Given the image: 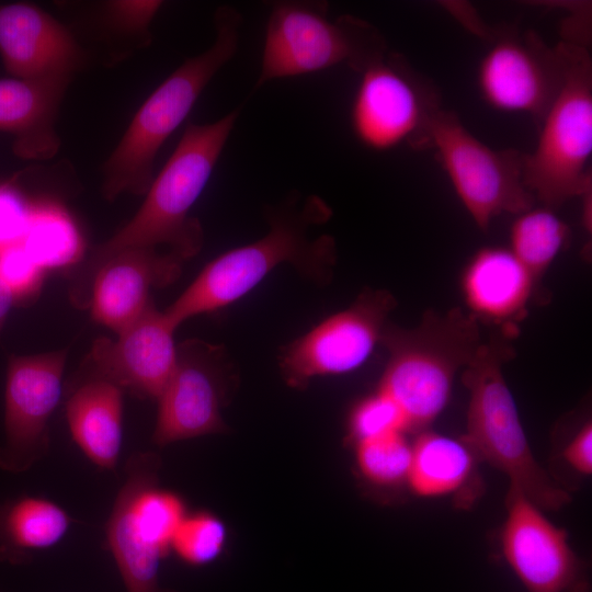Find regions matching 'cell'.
I'll return each mask as SVG.
<instances>
[{"mask_svg": "<svg viewBox=\"0 0 592 592\" xmlns=\"http://www.w3.org/2000/svg\"><path fill=\"white\" fill-rule=\"evenodd\" d=\"M239 114L237 107L213 123L186 126L134 217L71 267L69 295L75 306L88 307L96 272L122 250L163 246L187 259L201 250L203 229L190 210L208 183Z\"/></svg>", "mask_w": 592, "mask_h": 592, "instance_id": "1", "label": "cell"}, {"mask_svg": "<svg viewBox=\"0 0 592 592\" xmlns=\"http://www.w3.org/2000/svg\"><path fill=\"white\" fill-rule=\"evenodd\" d=\"M332 210L319 196L291 192L266 207L267 232L210 261L164 311L178 328L186 319L208 314L240 299L271 272L288 264L317 284L328 283L337 263L330 235L309 236L314 226L329 220Z\"/></svg>", "mask_w": 592, "mask_h": 592, "instance_id": "2", "label": "cell"}, {"mask_svg": "<svg viewBox=\"0 0 592 592\" xmlns=\"http://www.w3.org/2000/svg\"><path fill=\"white\" fill-rule=\"evenodd\" d=\"M241 13L221 5L214 14L215 38L203 53L186 58L146 99L115 149L102 166V194H146L153 180L156 157L192 111L215 75L235 56Z\"/></svg>", "mask_w": 592, "mask_h": 592, "instance_id": "3", "label": "cell"}, {"mask_svg": "<svg viewBox=\"0 0 592 592\" xmlns=\"http://www.w3.org/2000/svg\"><path fill=\"white\" fill-rule=\"evenodd\" d=\"M380 341L389 357L378 390L400 409L408 430L423 429L439 417L456 373L482 343L477 318L459 308L428 311L411 329L385 327Z\"/></svg>", "mask_w": 592, "mask_h": 592, "instance_id": "4", "label": "cell"}, {"mask_svg": "<svg viewBox=\"0 0 592 592\" xmlns=\"http://www.w3.org/2000/svg\"><path fill=\"white\" fill-rule=\"evenodd\" d=\"M501 338L482 342L463 369L469 391L467 434L476 455L504 473L510 486L521 490L542 510H559L570 494L535 459L520 420L502 366L512 356Z\"/></svg>", "mask_w": 592, "mask_h": 592, "instance_id": "5", "label": "cell"}, {"mask_svg": "<svg viewBox=\"0 0 592 592\" xmlns=\"http://www.w3.org/2000/svg\"><path fill=\"white\" fill-rule=\"evenodd\" d=\"M328 9L325 1L271 3L254 90L340 65L362 73L386 56V41L373 24L350 14L331 20Z\"/></svg>", "mask_w": 592, "mask_h": 592, "instance_id": "6", "label": "cell"}, {"mask_svg": "<svg viewBox=\"0 0 592 592\" xmlns=\"http://www.w3.org/2000/svg\"><path fill=\"white\" fill-rule=\"evenodd\" d=\"M565 81L538 123L534 150L524 153L523 182L535 200L554 208L590 190L592 67L584 47L563 43Z\"/></svg>", "mask_w": 592, "mask_h": 592, "instance_id": "7", "label": "cell"}, {"mask_svg": "<svg viewBox=\"0 0 592 592\" xmlns=\"http://www.w3.org/2000/svg\"><path fill=\"white\" fill-rule=\"evenodd\" d=\"M160 464L153 452L129 457L105 526L106 545L127 592H166L159 584L160 563L187 514L177 493L159 488Z\"/></svg>", "mask_w": 592, "mask_h": 592, "instance_id": "8", "label": "cell"}, {"mask_svg": "<svg viewBox=\"0 0 592 592\" xmlns=\"http://www.w3.org/2000/svg\"><path fill=\"white\" fill-rule=\"evenodd\" d=\"M426 147L435 150L455 193L481 230L501 214L519 215L533 207L535 198L523 182L524 153L487 146L455 113L441 109L434 115Z\"/></svg>", "mask_w": 592, "mask_h": 592, "instance_id": "9", "label": "cell"}, {"mask_svg": "<svg viewBox=\"0 0 592 592\" xmlns=\"http://www.w3.org/2000/svg\"><path fill=\"white\" fill-rule=\"evenodd\" d=\"M360 75L350 111L357 140L376 151L405 144L425 148L429 126L441 110L434 88L395 53Z\"/></svg>", "mask_w": 592, "mask_h": 592, "instance_id": "10", "label": "cell"}, {"mask_svg": "<svg viewBox=\"0 0 592 592\" xmlns=\"http://www.w3.org/2000/svg\"><path fill=\"white\" fill-rule=\"evenodd\" d=\"M235 380L224 346L198 339L177 346L174 369L158 397L152 441L159 446L226 430L221 408Z\"/></svg>", "mask_w": 592, "mask_h": 592, "instance_id": "11", "label": "cell"}, {"mask_svg": "<svg viewBox=\"0 0 592 592\" xmlns=\"http://www.w3.org/2000/svg\"><path fill=\"white\" fill-rule=\"evenodd\" d=\"M395 297L385 289H365L341 310L289 343L281 353L285 382L305 386L318 376L340 375L362 366L382 340Z\"/></svg>", "mask_w": 592, "mask_h": 592, "instance_id": "12", "label": "cell"}, {"mask_svg": "<svg viewBox=\"0 0 592 592\" xmlns=\"http://www.w3.org/2000/svg\"><path fill=\"white\" fill-rule=\"evenodd\" d=\"M563 43L548 46L535 33H500L482 56L477 84L493 110L524 114L540 122L566 77Z\"/></svg>", "mask_w": 592, "mask_h": 592, "instance_id": "13", "label": "cell"}, {"mask_svg": "<svg viewBox=\"0 0 592 592\" xmlns=\"http://www.w3.org/2000/svg\"><path fill=\"white\" fill-rule=\"evenodd\" d=\"M66 358V350L10 357L0 469L24 473L47 454L48 422L60 400Z\"/></svg>", "mask_w": 592, "mask_h": 592, "instance_id": "14", "label": "cell"}, {"mask_svg": "<svg viewBox=\"0 0 592 592\" xmlns=\"http://www.w3.org/2000/svg\"><path fill=\"white\" fill-rule=\"evenodd\" d=\"M501 530L502 555L528 592H588L587 565L567 533L510 486Z\"/></svg>", "mask_w": 592, "mask_h": 592, "instance_id": "15", "label": "cell"}, {"mask_svg": "<svg viewBox=\"0 0 592 592\" xmlns=\"http://www.w3.org/2000/svg\"><path fill=\"white\" fill-rule=\"evenodd\" d=\"M175 329L151 301L117 339L94 340L71 385L101 379L138 398L158 399L175 366Z\"/></svg>", "mask_w": 592, "mask_h": 592, "instance_id": "16", "label": "cell"}, {"mask_svg": "<svg viewBox=\"0 0 592 592\" xmlns=\"http://www.w3.org/2000/svg\"><path fill=\"white\" fill-rule=\"evenodd\" d=\"M186 260L175 250L155 247L119 251L102 264L92 281L88 307L93 319L122 332L152 301V288L178 280Z\"/></svg>", "mask_w": 592, "mask_h": 592, "instance_id": "17", "label": "cell"}, {"mask_svg": "<svg viewBox=\"0 0 592 592\" xmlns=\"http://www.w3.org/2000/svg\"><path fill=\"white\" fill-rule=\"evenodd\" d=\"M0 55L5 70L19 79L72 77L86 60L60 22L25 2L0 4Z\"/></svg>", "mask_w": 592, "mask_h": 592, "instance_id": "18", "label": "cell"}, {"mask_svg": "<svg viewBox=\"0 0 592 592\" xmlns=\"http://www.w3.org/2000/svg\"><path fill=\"white\" fill-rule=\"evenodd\" d=\"M70 80L68 76L0 79V130L14 136L18 157L48 160L57 153L55 124Z\"/></svg>", "mask_w": 592, "mask_h": 592, "instance_id": "19", "label": "cell"}, {"mask_svg": "<svg viewBox=\"0 0 592 592\" xmlns=\"http://www.w3.org/2000/svg\"><path fill=\"white\" fill-rule=\"evenodd\" d=\"M123 390L101 379L70 386L66 418L72 440L98 467L114 470L123 439Z\"/></svg>", "mask_w": 592, "mask_h": 592, "instance_id": "20", "label": "cell"}, {"mask_svg": "<svg viewBox=\"0 0 592 592\" xmlns=\"http://www.w3.org/2000/svg\"><path fill=\"white\" fill-rule=\"evenodd\" d=\"M534 284L526 267L504 248L481 249L463 277L471 315L497 322L516 318L524 310Z\"/></svg>", "mask_w": 592, "mask_h": 592, "instance_id": "21", "label": "cell"}, {"mask_svg": "<svg viewBox=\"0 0 592 592\" xmlns=\"http://www.w3.org/2000/svg\"><path fill=\"white\" fill-rule=\"evenodd\" d=\"M70 524L67 511L45 498L22 496L0 501V560H29L33 551L58 544Z\"/></svg>", "mask_w": 592, "mask_h": 592, "instance_id": "22", "label": "cell"}, {"mask_svg": "<svg viewBox=\"0 0 592 592\" xmlns=\"http://www.w3.org/2000/svg\"><path fill=\"white\" fill-rule=\"evenodd\" d=\"M412 445L407 482L420 497L456 493L470 479L475 452L462 439L423 432Z\"/></svg>", "mask_w": 592, "mask_h": 592, "instance_id": "23", "label": "cell"}, {"mask_svg": "<svg viewBox=\"0 0 592 592\" xmlns=\"http://www.w3.org/2000/svg\"><path fill=\"white\" fill-rule=\"evenodd\" d=\"M20 243L44 271L73 266L82 260V237L69 214L54 203L31 206Z\"/></svg>", "mask_w": 592, "mask_h": 592, "instance_id": "24", "label": "cell"}, {"mask_svg": "<svg viewBox=\"0 0 592 592\" xmlns=\"http://www.w3.org/2000/svg\"><path fill=\"white\" fill-rule=\"evenodd\" d=\"M516 216L510 229L509 250L536 280L568 242L570 230L547 206L531 207Z\"/></svg>", "mask_w": 592, "mask_h": 592, "instance_id": "25", "label": "cell"}, {"mask_svg": "<svg viewBox=\"0 0 592 592\" xmlns=\"http://www.w3.org/2000/svg\"><path fill=\"white\" fill-rule=\"evenodd\" d=\"M412 445L403 433L356 443V463L362 475L376 485L395 486L407 481Z\"/></svg>", "mask_w": 592, "mask_h": 592, "instance_id": "26", "label": "cell"}, {"mask_svg": "<svg viewBox=\"0 0 592 592\" xmlns=\"http://www.w3.org/2000/svg\"><path fill=\"white\" fill-rule=\"evenodd\" d=\"M226 537L225 524L216 515L200 511L184 516L173 536L171 550L189 565L203 566L220 555Z\"/></svg>", "mask_w": 592, "mask_h": 592, "instance_id": "27", "label": "cell"}, {"mask_svg": "<svg viewBox=\"0 0 592 592\" xmlns=\"http://www.w3.org/2000/svg\"><path fill=\"white\" fill-rule=\"evenodd\" d=\"M350 428L356 443L408 430L400 409L379 390L356 406L351 415Z\"/></svg>", "mask_w": 592, "mask_h": 592, "instance_id": "28", "label": "cell"}, {"mask_svg": "<svg viewBox=\"0 0 592 592\" xmlns=\"http://www.w3.org/2000/svg\"><path fill=\"white\" fill-rule=\"evenodd\" d=\"M44 270L21 243L0 251V282L14 300L29 299L39 291Z\"/></svg>", "mask_w": 592, "mask_h": 592, "instance_id": "29", "label": "cell"}, {"mask_svg": "<svg viewBox=\"0 0 592 592\" xmlns=\"http://www.w3.org/2000/svg\"><path fill=\"white\" fill-rule=\"evenodd\" d=\"M162 7L157 0H115L105 4L107 27L122 36H138L149 41V25Z\"/></svg>", "mask_w": 592, "mask_h": 592, "instance_id": "30", "label": "cell"}, {"mask_svg": "<svg viewBox=\"0 0 592 592\" xmlns=\"http://www.w3.org/2000/svg\"><path fill=\"white\" fill-rule=\"evenodd\" d=\"M31 206L13 186L0 185V251L21 242Z\"/></svg>", "mask_w": 592, "mask_h": 592, "instance_id": "31", "label": "cell"}, {"mask_svg": "<svg viewBox=\"0 0 592 592\" xmlns=\"http://www.w3.org/2000/svg\"><path fill=\"white\" fill-rule=\"evenodd\" d=\"M562 456L567 464L581 475L592 473V425L585 422L566 445Z\"/></svg>", "mask_w": 592, "mask_h": 592, "instance_id": "32", "label": "cell"}, {"mask_svg": "<svg viewBox=\"0 0 592 592\" xmlns=\"http://www.w3.org/2000/svg\"><path fill=\"white\" fill-rule=\"evenodd\" d=\"M14 301L12 294L0 282V331Z\"/></svg>", "mask_w": 592, "mask_h": 592, "instance_id": "33", "label": "cell"}]
</instances>
